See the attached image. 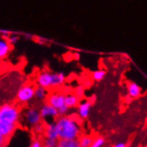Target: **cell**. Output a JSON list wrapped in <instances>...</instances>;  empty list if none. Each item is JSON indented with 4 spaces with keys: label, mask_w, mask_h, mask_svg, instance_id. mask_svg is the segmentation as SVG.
I'll return each mask as SVG.
<instances>
[{
    "label": "cell",
    "mask_w": 147,
    "mask_h": 147,
    "mask_svg": "<svg viewBox=\"0 0 147 147\" xmlns=\"http://www.w3.org/2000/svg\"><path fill=\"white\" fill-rule=\"evenodd\" d=\"M55 122L58 129L59 139H78L81 136V125L72 116H59Z\"/></svg>",
    "instance_id": "obj_1"
},
{
    "label": "cell",
    "mask_w": 147,
    "mask_h": 147,
    "mask_svg": "<svg viewBox=\"0 0 147 147\" xmlns=\"http://www.w3.org/2000/svg\"><path fill=\"white\" fill-rule=\"evenodd\" d=\"M66 76L63 72H54L51 71H42L37 78V85L41 86L47 89L56 88L65 83Z\"/></svg>",
    "instance_id": "obj_2"
},
{
    "label": "cell",
    "mask_w": 147,
    "mask_h": 147,
    "mask_svg": "<svg viewBox=\"0 0 147 147\" xmlns=\"http://www.w3.org/2000/svg\"><path fill=\"white\" fill-rule=\"evenodd\" d=\"M21 118L19 107L13 103H5L0 106V121L17 124Z\"/></svg>",
    "instance_id": "obj_3"
},
{
    "label": "cell",
    "mask_w": 147,
    "mask_h": 147,
    "mask_svg": "<svg viewBox=\"0 0 147 147\" xmlns=\"http://www.w3.org/2000/svg\"><path fill=\"white\" fill-rule=\"evenodd\" d=\"M22 123L25 127L32 128L35 125L42 122L39 110L36 107H29L22 112Z\"/></svg>",
    "instance_id": "obj_4"
},
{
    "label": "cell",
    "mask_w": 147,
    "mask_h": 147,
    "mask_svg": "<svg viewBox=\"0 0 147 147\" xmlns=\"http://www.w3.org/2000/svg\"><path fill=\"white\" fill-rule=\"evenodd\" d=\"M35 86L30 84H26L18 89L16 94V99L22 105H27L34 99Z\"/></svg>",
    "instance_id": "obj_5"
},
{
    "label": "cell",
    "mask_w": 147,
    "mask_h": 147,
    "mask_svg": "<svg viewBox=\"0 0 147 147\" xmlns=\"http://www.w3.org/2000/svg\"><path fill=\"white\" fill-rule=\"evenodd\" d=\"M38 110L41 119L45 123L55 121V119L59 117L58 111L47 102L42 103Z\"/></svg>",
    "instance_id": "obj_6"
},
{
    "label": "cell",
    "mask_w": 147,
    "mask_h": 147,
    "mask_svg": "<svg viewBox=\"0 0 147 147\" xmlns=\"http://www.w3.org/2000/svg\"><path fill=\"white\" fill-rule=\"evenodd\" d=\"M46 101L49 105L54 106L57 111L64 106H67L65 105V94L61 91H53L48 94Z\"/></svg>",
    "instance_id": "obj_7"
},
{
    "label": "cell",
    "mask_w": 147,
    "mask_h": 147,
    "mask_svg": "<svg viewBox=\"0 0 147 147\" xmlns=\"http://www.w3.org/2000/svg\"><path fill=\"white\" fill-rule=\"evenodd\" d=\"M92 107V102L89 100H82L80 101L77 106V115L81 119H86L89 116L90 110Z\"/></svg>",
    "instance_id": "obj_8"
},
{
    "label": "cell",
    "mask_w": 147,
    "mask_h": 147,
    "mask_svg": "<svg viewBox=\"0 0 147 147\" xmlns=\"http://www.w3.org/2000/svg\"><path fill=\"white\" fill-rule=\"evenodd\" d=\"M44 136L46 138H49V139H55V140L59 139L58 129L55 121L46 123Z\"/></svg>",
    "instance_id": "obj_9"
},
{
    "label": "cell",
    "mask_w": 147,
    "mask_h": 147,
    "mask_svg": "<svg viewBox=\"0 0 147 147\" xmlns=\"http://www.w3.org/2000/svg\"><path fill=\"white\" fill-rule=\"evenodd\" d=\"M17 124L6 123L4 121H0V135L5 138L10 137L16 130Z\"/></svg>",
    "instance_id": "obj_10"
},
{
    "label": "cell",
    "mask_w": 147,
    "mask_h": 147,
    "mask_svg": "<svg viewBox=\"0 0 147 147\" xmlns=\"http://www.w3.org/2000/svg\"><path fill=\"white\" fill-rule=\"evenodd\" d=\"M12 46L9 44L7 38L0 37V60L5 59L11 52Z\"/></svg>",
    "instance_id": "obj_11"
},
{
    "label": "cell",
    "mask_w": 147,
    "mask_h": 147,
    "mask_svg": "<svg viewBox=\"0 0 147 147\" xmlns=\"http://www.w3.org/2000/svg\"><path fill=\"white\" fill-rule=\"evenodd\" d=\"M48 94H49L48 89L37 85L35 86V90H34V98L38 102H44L47 100Z\"/></svg>",
    "instance_id": "obj_12"
},
{
    "label": "cell",
    "mask_w": 147,
    "mask_h": 147,
    "mask_svg": "<svg viewBox=\"0 0 147 147\" xmlns=\"http://www.w3.org/2000/svg\"><path fill=\"white\" fill-rule=\"evenodd\" d=\"M80 98L75 93H67L65 94V105L70 108L73 109L78 106Z\"/></svg>",
    "instance_id": "obj_13"
},
{
    "label": "cell",
    "mask_w": 147,
    "mask_h": 147,
    "mask_svg": "<svg viewBox=\"0 0 147 147\" xmlns=\"http://www.w3.org/2000/svg\"><path fill=\"white\" fill-rule=\"evenodd\" d=\"M142 88L135 82H130L127 84V94L131 98H136L141 94Z\"/></svg>",
    "instance_id": "obj_14"
},
{
    "label": "cell",
    "mask_w": 147,
    "mask_h": 147,
    "mask_svg": "<svg viewBox=\"0 0 147 147\" xmlns=\"http://www.w3.org/2000/svg\"><path fill=\"white\" fill-rule=\"evenodd\" d=\"M56 147H80L78 139H58Z\"/></svg>",
    "instance_id": "obj_15"
},
{
    "label": "cell",
    "mask_w": 147,
    "mask_h": 147,
    "mask_svg": "<svg viewBox=\"0 0 147 147\" xmlns=\"http://www.w3.org/2000/svg\"><path fill=\"white\" fill-rule=\"evenodd\" d=\"M94 137L89 135H83L78 138V141L80 144V147H89L93 142Z\"/></svg>",
    "instance_id": "obj_16"
},
{
    "label": "cell",
    "mask_w": 147,
    "mask_h": 147,
    "mask_svg": "<svg viewBox=\"0 0 147 147\" xmlns=\"http://www.w3.org/2000/svg\"><path fill=\"white\" fill-rule=\"evenodd\" d=\"M105 75H106V71L105 70H96L93 72L92 78L94 81L99 82V81L102 80V79L105 77Z\"/></svg>",
    "instance_id": "obj_17"
},
{
    "label": "cell",
    "mask_w": 147,
    "mask_h": 147,
    "mask_svg": "<svg viewBox=\"0 0 147 147\" xmlns=\"http://www.w3.org/2000/svg\"><path fill=\"white\" fill-rule=\"evenodd\" d=\"M45 126L46 124L44 123H38L37 125H35L32 127V131L34 133V135L36 136H41V135H44V131H45Z\"/></svg>",
    "instance_id": "obj_18"
},
{
    "label": "cell",
    "mask_w": 147,
    "mask_h": 147,
    "mask_svg": "<svg viewBox=\"0 0 147 147\" xmlns=\"http://www.w3.org/2000/svg\"><path fill=\"white\" fill-rule=\"evenodd\" d=\"M105 144V139L102 136H96V138H94L93 142L89 147H102Z\"/></svg>",
    "instance_id": "obj_19"
},
{
    "label": "cell",
    "mask_w": 147,
    "mask_h": 147,
    "mask_svg": "<svg viewBox=\"0 0 147 147\" xmlns=\"http://www.w3.org/2000/svg\"><path fill=\"white\" fill-rule=\"evenodd\" d=\"M57 141L55 139H49V138H44L42 140L43 147H56L57 145Z\"/></svg>",
    "instance_id": "obj_20"
},
{
    "label": "cell",
    "mask_w": 147,
    "mask_h": 147,
    "mask_svg": "<svg viewBox=\"0 0 147 147\" xmlns=\"http://www.w3.org/2000/svg\"><path fill=\"white\" fill-rule=\"evenodd\" d=\"M7 40H8V42H9V44L11 46H15V45H17V43L19 42L20 37L18 35H16V34H12L11 33V35L7 38Z\"/></svg>",
    "instance_id": "obj_21"
},
{
    "label": "cell",
    "mask_w": 147,
    "mask_h": 147,
    "mask_svg": "<svg viewBox=\"0 0 147 147\" xmlns=\"http://www.w3.org/2000/svg\"><path fill=\"white\" fill-rule=\"evenodd\" d=\"M84 92H85V88H84V86H77L76 89H75V94H77L78 96H79L80 98L83 97L84 96Z\"/></svg>",
    "instance_id": "obj_22"
},
{
    "label": "cell",
    "mask_w": 147,
    "mask_h": 147,
    "mask_svg": "<svg viewBox=\"0 0 147 147\" xmlns=\"http://www.w3.org/2000/svg\"><path fill=\"white\" fill-rule=\"evenodd\" d=\"M29 147H43L42 140L38 139V138H35L34 140H32Z\"/></svg>",
    "instance_id": "obj_23"
},
{
    "label": "cell",
    "mask_w": 147,
    "mask_h": 147,
    "mask_svg": "<svg viewBox=\"0 0 147 147\" xmlns=\"http://www.w3.org/2000/svg\"><path fill=\"white\" fill-rule=\"evenodd\" d=\"M0 34H1V37L7 38L11 35V32L8 30H0Z\"/></svg>",
    "instance_id": "obj_24"
},
{
    "label": "cell",
    "mask_w": 147,
    "mask_h": 147,
    "mask_svg": "<svg viewBox=\"0 0 147 147\" xmlns=\"http://www.w3.org/2000/svg\"><path fill=\"white\" fill-rule=\"evenodd\" d=\"M5 144H6V138L0 135V147H5Z\"/></svg>",
    "instance_id": "obj_25"
},
{
    "label": "cell",
    "mask_w": 147,
    "mask_h": 147,
    "mask_svg": "<svg viewBox=\"0 0 147 147\" xmlns=\"http://www.w3.org/2000/svg\"><path fill=\"white\" fill-rule=\"evenodd\" d=\"M112 147H127V144L125 142H118L115 144H113Z\"/></svg>",
    "instance_id": "obj_26"
},
{
    "label": "cell",
    "mask_w": 147,
    "mask_h": 147,
    "mask_svg": "<svg viewBox=\"0 0 147 147\" xmlns=\"http://www.w3.org/2000/svg\"><path fill=\"white\" fill-rule=\"evenodd\" d=\"M24 38L27 39H34V36L31 34H24Z\"/></svg>",
    "instance_id": "obj_27"
}]
</instances>
